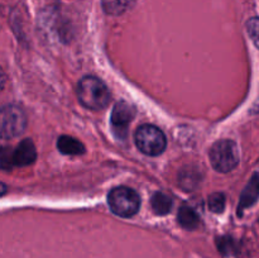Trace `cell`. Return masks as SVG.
Wrapping results in <instances>:
<instances>
[{
  "label": "cell",
  "instance_id": "cell-1",
  "mask_svg": "<svg viewBox=\"0 0 259 258\" xmlns=\"http://www.w3.org/2000/svg\"><path fill=\"white\" fill-rule=\"evenodd\" d=\"M77 98L85 108L101 110L109 105L111 94L100 78L95 76H85L77 83Z\"/></svg>",
  "mask_w": 259,
  "mask_h": 258
},
{
  "label": "cell",
  "instance_id": "cell-17",
  "mask_svg": "<svg viewBox=\"0 0 259 258\" xmlns=\"http://www.w3.org/2000/svg\"><path fill=\"white\" fill-rule=\"evenodd\" d=\"M5 82H7V75H5L4 70H3V68L0 67V91H2L3 89H4Z\"/></svg>",
  "mask_w": 259,
  "mask_h": 258
},
{
  "label": "cell",
  "instance_id": "cell-18",
  "mask_svg": "<svg viewBox=\"0 0 259 258\" xmlns=\"http://www.w3.org/2000/svg\"><path fill=\"white\" fill-rule=\"evenodd\" d=\"M5 192H7V186H5L3 182H0V197H2Z\"/></svg>",
  "mask_w": 259,
  "mask_h": 258
},
{
  "label": "cell",
  "instance_id": "cell-10",
  "mask_svg": "<svg viewBox=\"0 0 259 258\" xmlns=\"http://www.w3.org/2000/svg\"><path fill=\"white\" fill-rule=\"evenodd\" d=\"M137 0H101L103 9L106 14L120 15L131 9Z\"/></svg>",
  "mask_w": 259,
  "mask_h": 258
},
{
  "label": "cell",
  "instance_id": "cell-2",
  "mask_svg": "<svg viewBox=\"0 0 259 258\" xmlns=\"http://www.w3.org/2000/svg\"><path fill=\"white\" fill-rule=\"evenodd\" d=\"M108 204L111 211L118 217L132 218L138 212L141 199L131 187L119 186L109 192Z\"/></svg>",
  "mask_w": 259,
  "mask_h": 258
},
{
  "label": "cell",
  "instance_id": "cell-12",
  "mask_svg": "<svg viewBox=\"0 0 259 258\" xmlns=\"http://www.w3.org/2000/svg\"><path fill=\"white\" fill-rule=\"evenodd\" d=\"M200 182V176L197 168H185L180 174V185L185 191H192Z\"/></svg>",
  "mask_w": 259,
  "mask_h": 258
},
{
  "label": "cell",
  "instance_id": "cell-9",
  "mask_svg": "<svg viewBox=\"0 0 259 258\" xmlns=\"http://www.w3.org/2000/svg\"><path fill=\"white\" fill-rule=\"evenodd\" d=\"M177 219H179L180 225L187 230H195L200 224L199 215L190 206H182L179 210Z\"/></svg>",
  "mask_w": 259,
  "mask_h": 258
},
{
  "label": "cell",
  "instance_id": "cell-6",
  "mask_svg": "<svg viewBox=\"0 0 259 258\" xmlns=\"http://www.w3.org/2000/svg\"><path fill=\"white\" fill-rule=\"evenodd\" d=\"M136 116V109L126 101L121 100L115 104L111 113V126L119 139H124L128 134V126Z\"/></svg>",
  "mask_w": 259,
  "mask_h": 258
},
{
  "label": "cell",
  "instance_id": "cell-7",
  "mask_svg": "<svg viewBox=\"0 0 259 258\" xmlns=\"http://www.w3.org/2000/svg\"><path fill=\"white\" fill-rule=\"evenodd\" d=\"M37 158V151H35L34 143L32 139H24L17 146V148L12 152L13 166L24 167L29 166Z\"/></svg>",
  "mask_w": 259,
  "mask_h": 258
},
{
  "label": "cell",
  "instance_id": "cell-16",
  "mask_svg": "<svg viewBox=\"0 0 259 258\" xmlns=\"http://www.w3.org/2000/svg\"><path fill=\"white\" fill-rule=\"evenodd\" d=\"M0 167L3 168H12L13 161H12V151L9 148H3L0 151Z\"/></svg>",
  "mask_w": 259,
  "mask_h": 258
},
{
  "label": "cell",
  "instance_id": "cell-8",
  "mask_svg": "<svg viewBox=\"0 0 259 258\" xmlns=\"http://www.w3.org/2000/svg\"><path fill=\"white\" fill-rule=\"evenodd\" d=\"M57 147L61 153L70 154V156H77V154L85 153V147L77 139L70 136H61L57 141Z\"/></svg>",
  "mask_w": 259,
  "mask_h": 258
},
{
  "label": "cell",
  "instance_id": "cell-13",
  "mask_svg": "<svg viewBox=\"0 0 259 258\" xmlns=\"http://www.w3.org/2000/svg\"><path fill=\"white\" fill-rule=\"evenodd\" d=\"M257 197H258V180H257V174H255L254 176H253L250 184L248 185V187L245 189V191L243 192L239 209L243 210L244 207L253 205L255 201H257Z\"/></svg>",
  "mask_w": 259,
  "mask_h": 258
},
{
  "label": "cell",
  "instance_id": "cell-11",
  "mask_svg": "<svg viewBox=\"0 0 259 258\" xmlns=\"http://www.w3.org/2000/svg\"><path fill=\"white\" fill-rule=\"evenodd\" d=\"M152 207H153L154 212L158 215L168 214L172 209L171 197H168L163 192H156L152 196Z\"/></svg>",
  "mask_w": 259,
  "mask_h": 258
},
{
  "label": "cell",
  "instance_id": "cell-15",
  "mask_svg": "<svg viewBox=\"0 0 259 258\" xmlns=\"http://www.w3.org/2000/svg\"><path fill=\"white\" fill-rule=\"evenodd\" d=\"M218 248L223 254H230L233 252V248H234V242H233L232 238H220V239H218Z\"/></svg>",
  "mask_w": 259,
  "mask_h": 258
},
{
  "label": "cell",
  "instance_id": "cell-3",
  "mask_svg": "<svg viewBox=\"0 0 259 258\" xmlns=\"http://www.w3.org/2000/svg\"><path fill=\"white\" fill-rule=\"evenodd\" d=\"M211 166L217 171L227 174L233 171L239 163V149L235 142L222 139L212 144L209 152Z\"/></svg>",
  "mask_w": 259,
  "mask_h": 258
},
{
  "label": "cell",
  "instance_id": "cell-14",
  "mask_svg": "<svg viewBox=\"0 0 259 258\" xmlns=\"http://www.w3.org/2000/svg\"><path fill=\"white\" fill-rule=\"evenodd\" d=\"M207 205H209L210 210L212 212H223L225 207V196L222 192H215V194H211L209 196V200H207Z\"/></svg>",
  "mask_w": 259,
  "mask_h": 258
},
{
  "label": "cell",
  "instance_id": "cell-5",
  "mask_svg": "<svg viewBox=\"0 0 259 258\" xmlns=\"http://www.w3.org/2000/svg\"><path fill=\"white\" fill-rule=\"evenodd\" d=\"M27 126L25 114L19 106L7 105L0 109V138L12 139L24 133Z\"/></svg>",
  "mask_w": 259,
  "mask_h": 258
},
{
  "label": "cell",
  "instance_id": "cell-4",
  "mask_svg": "<svg viewBox=\"0 0 259 258\" xmlns=\"http://www.w3.org/2000/svg\"><path fill=\"white\" fill-rule=\"evenodd\" d=\"M136 144L148 156H159L166 149L167 141L163 132L152 124H142L136 132Z\"/></svg>",
  "mask_w": 259,
  "mask_h": 258
}]
</instances>
